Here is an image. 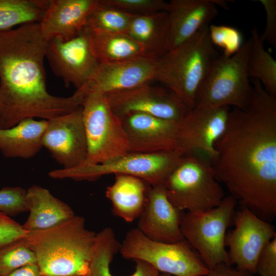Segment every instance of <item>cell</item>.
Listing matches in <instances>:
<instances>
[{"mask_svg":"<svg viewBox=\"0 0 276 276\" xmlns=\"http://www.w3.org/2000/svg\"><path fill=\"white\" fill-rule=\"evenodd\" d=\"M251 82L247 104L230 110L212 163L216 179L240 208L270 222L276 215V97Z\"/></svg>","mask_w":276,"mask_h":276,"instance_id":"cell-1","label":"cell"},{"mask_svg":"<svg viewBox=\"0 0 276 276\" xmlns=\"http://www.w3.org/2000/svg\"><path fill=\"white\" fill-rule=\"evenodd\" d=\"M47 41L37 22L0 31V129L28 118L49 120L81 107L80 91L60 97L47 90Z\"/></svg>","mask_w":276,"mask_h":276,"instance_id":"cell-2","label":"cell"},{"mask_svg":"<svg viewBox=\"0 0 276 276\" xmlns=\"http://www.w3.org/2000/svg\"><path fill=\"white\" fill-rule=\"evenodd\" d=\"M96 236L85 219L75 215L53 227L27 232L24 239L42 276H87Z\"/></svg>","mask_w":276,"mask_h":276,"instance_id":"cell-3","label":"cell"},{"mask_svg":"<svg viewBox=\"0 0 276 276\" xmlns=\"http://www.w3.org/2000/svg\"><path fill=\"white\" fill-rule=\"evenodd\" d=\"M209 26L168 51L155 63L153 81L163 83L191 109L195 107L197 91L211 64L219 55L210 39Z\"/></svg>","mask_w":276,"mask_h":276,"instance_id":"cell-4","label":"cell"},{"mask_svg":"<svg viewBox=\"0 0 276 276\" xmlns=\"http://www.w3.org/2000/svg\"><path fill=\"white\" fill-rule=\"evenodd\" d=\"M163 185L171 202L184 212L212 209L225 197L212 162L199 154L183 155Z\"/></svg>","mask_w":276,"mask_h":276,"instance_id":"cell-5","label":"cell"},{"mask_svg":"<svg viewBox=\"0 0 276 276\" xmlns=\"http://www.w3.org/2000/svg\"><path fill=\"white\" fill-rule=\"evenodd\" d=\"M81 112L87 142L86 158L81 165L103 163L128 152L127 135L105 94L85 95Z\"/></svg>","mask_w":276,"mask_h":276,"instance_id":"cell-6","label":"cell"},{"mask_svg":"<svg viewBox=\"0 0 276 276\" xmlns=\"http://www.w3.org/2000/svg\"><path fill=\"white\" fill-rule=\"evenodd\" d=\"M249 41L233 55H219L197 91L195 107L243 108L252 90L247 71Z\"/></svg>","mask_w":276,"mask_h":276,"instance_id":"cell-7","label":"cell"},{"mask_svg":"<svg viewBox=\"0 0 276 276\" xmlns=\"http://www.w3.org/2000/svg\"><path fill=\"white\" fill-rule=\"evenodd\" d=\"M183 155L179 150L153 153L128 152L101 164L53 170L48 175L53 179L93 181L107 175L123 174L139 177L155 186L163 184Z\"/></svg>","mask_w":276,"mask_h":276,"instance_id":"cell-8","label":"cell"},{"mask_svg":"<svg viewBox=\"0 0 276 276\" xmlns=\"http://www.w3.org/2000/svg\"><path fill=\"white\" fill-rule=\"evenodd\" d=\"M237 205L229 195L214 208L184 212L182 215L180 228L183 239L197 252L209 270L221 264L231 265L225 239L227 228L233 223Z\"/></svg>","mask_w":276,"mask_h":276,"instance_id":"cell-9","label":"cell"},{"mask_svg":"<svg viewBox=\"0 0 276 276\" xmlns=\"http://www.w3.org/2000/svg\"><path fill=\"white\" fill-rule=\"evenodd\" d=\"M119 252L126 259L145 262L159 272L172 276H205L209 272L199 254L186 240L155 241L137 228L127 233Z\"/></svg>","mask_w":276,"mask_h":276,"instance_id":"cell-10","label":"cell"},{"mask_svg":"<svg viewBox=\"0 0 276 276\" xmlns=\"http://www.w3.org/2000/svg\"><path fill=\"white\" fill-rule=\"evenodd\" d=\"M233 223L234 228L226 232L225 239L229 263L238 270L254 274L260 252L276 236L274 227L243 208L236 211Z\"/></svg>","mask_w":276,"mask_h":276,"instance_id":"cell-11","label":"cell"},{"mask_svg":"<svg viewBox=\"0 0 276 276\" xmlns=\"http://www.w3.org/2000/svg\"><path fill=\"white\" fill-rule=\"evenodd\" d=\"M105 95L119 117L141 112L179 123L191 109L169 88L149 83Z\"/></svg>","mask_w":276,"mask_h":276,"instance_id":"cell-12","label":"cell"},{"mask_svg":"<svg viewBox=\"0 0 276 276\" xmlns=\"http://www.w3.org/2000/svg\"><path fill=\"white\" fill-rule=\"evenodd\" d=\"M45 58L53 72L66 87L76 90L85 85L100 63L94 55L84 28L76 37L64 41L54 38L47 41Z\"/></svg>","mask_w":276,"mask_h":276,"instance_id":"cell-13","label":"cell"},{"mask_svg":"<svg viewBox=\"0 0 276 276\" xmlns=\"http://www.w3.org/2000/svg\"><path fill=\"white\" fill-rule=\"evenodd\" d=\"M230 110L228 106L191 109L179 123V150L183 155H201L213 163L215 145L225 130Z\"/></svg>","mask_w":276,"mask_h":276,"instance_id":"cell-14","label":"cell"},{"mask_svg":"<svg viewBox=\"0 0 276 276\" xmlns=\"http://www.w3.org/2000/svg\"><path fill=\"white\" fill-rule=\"evenodd\" d=\"M42 146L63 169L82 165L86 158L87 142L81 107L47 120Z\"/></svg>","mask_w":276,"mask_h":276,"instance_id":"cell-15","label":"cell"},{"mask_svg":"<svg viewBox=\"0 0 276 276\" xmlns=\"http://www.w3.org/2000/svg\"><path fill=\"white\" fill-rule=\"evenodd\" d=\"M127 135L128 152L153 153L179 150V124L141 112L120 117Z\"/></svg>","mask_w":276,"mask_h":276,"instance_id":"cell-16","label":"cell"},{"mask_svg":"<svg viewBox=\"0 0 276 276\" xmlns=\"http://www.w3.org/2000/svg\"><path fill=\"white\" fill-rule=\"evenodd\" d=\"M157 59L141 57L130 60L101 63L80 90L84 95L91 92L104 94L127 90L153 80Z\"/></svg>","mask_w":276,"mask_h":276,"instance_id":"cell-17","label":"cell"},{"mask_svg":"<svg viewBox=\"0 0 276 276\" xmlns=\"http://www.w3.org/2000/svg\"><path fill=\"white\" fill-rule=\"evenodd\" d=\"M183 213L169 200L163 185L150 186L136 228L153 241L176 242L184 239L180 228Z\"/></svg>","mask_w":276,"mask_h":276,"instance_id":"cell-18","label":"cell"},{"mask_svg":"<svg viewBox=\"0 0 276 276\" xmlns=\"http://www.w3.org/2000/svg\"><path fill=\"white\" fill-rule=\"evenodd\" d=\"M98 0H50L39 22L48 41L56 38L66 41L79 35Z\"/></svg>","mask_w":276,"mask_h":276,"instance_id":"cell-19","label":"cell"},{"mask_svg":"<svg viewBox=\"0 0 276 276\" xmlns=\"http://www.w3.org/2000/svg\"><path fill=\"white\" fill-rule=\"evenodd\" d=\"M166 12L170 26L169 51L209 26L218 14L214 0H171Z\"/></svg>","mask_w":276,"mask_h":276,"instance_id":"cell-20","label":"cell"},{"mask_svg":"<svg viewBox=\"0 0 276 276\" xmlns=\"http://www.w3.org/2000/svg\"><path fill=\"white\" fill-rule=\"evenodd\" d=\"M26 200L29 214L22 225L27 232L53 227L75 216L70 205L36 185L27 190Z\"/></svg>","mask_w":276,"mask_h":276,"instance_id":"cell-21","label":"cell"},{"mask_svg":"<svg viewBox=\"0 0 276 276\" xmlns=\"http://www.w3.org/2000/svg\"><path fill=\"white\" fill-rule=\"evenodd\" d=\"M150 186L137 177L115 175L113 183L105 191L113 214L127 222L138 219L146 201Z\"/></svg>","mask_w":276,"mask_h":276,"instance_id":"cell-22","label":"cell"},{"mask_svg":"<svg viewBox=\"0 0 276 276\" xmlns=\"http://www.w3.org/2000/svg\"><path fill=\"white\" fill-rule=\"evenodd\" d=\"M47 120L25 119L7 129H0V152L7 158L28 159L42 146Z\"/></svg>","mask_w":276,"mask_h":276,"instance_id":"cell-23","label":"cell"},{"mask_svg":"<svg viewBox=\"0 0 276 276\" xmlns=\"http://www.w3.org/2000/svg\"><path fill=\"white\" fill-rule=\"evenodd\" d=\"M127 33L144 49L146 57L158 59L169 51L168 13L133 15Z\"/></svg>","mask_w":276,"mask_h":276,"instance_id":"cell-24","label":"cell"},{"mask_svg":"<svg viewBox=\"0 0 276 276\" xmlns=\"http://www.w3.org/2000/svg\"><path fill=\"white\" fill-rule=\"evenodd\" d=\"M86 30L91 50L100 64L146 57L144 49L127 33Z\"/></svg>","mask_w":276,"mask_h":276,"instance_id":"cell-25","label":"cell"},{"mask_svg":"<svg viewBox=\"0 0 276 276\" xmlns=\"http://www.w3.org/2000/svg\"><path fill=\"white\" fill-rule=\"evenodd\" d=\"M120 247L121 243L111 228L105 227L96 233L87 276H114L110 266L115 255L120 252ZM134 261L136 264L134 271L129 276H158L160 273L145 262Z\"/></svg>","mask_w":276,"mask_h":276,"instance_id":"cell-26","label":"cell"},{"mask_svg":"<svg viewBox=\"0 0 276 276\" xmlns=\"http://www.w3.org/2000/svg\"><path fill=\"white\" fill-rule=\"evenodd\" d=\"M247 62L249 78L260 81L265 90L276 97V61L264 47L256 27L251 29Z\"/></svg>","mask_w":276,"mask_h":276,"instance_id":"cell-27","label":"cell"},{"mask_svg":"<svg viewBox=\"0 0 276 276\" xmlns=\"http://www.w3.org/2000/svg\"><path fill=\"white\" fill-rule=\"evenodd\" d=\"M48 0H0V31L22 25L39 23Z\"/></svg>","mask_w":276,"mask_h":276,"instance_id":"cell-28","label":"cell"},{"mask_svg":"<svg viewBox=\"0 0 276 276\" xmlns=\"http://www.w3.org/2000/svg\"><path fill=\"white\" fill-rule=\"evenodd\" d=\"M133 15L101 4L89 14L85 28L106 32L127 33Z\"/></svg>","mask_w":276,"mask_h":276,"instance_id":"cell-29","label":"cell"},{"mask_svg":"<svg viewBox=\"0 0 276 276\" xmlns=\"http://www.w3.org/2000/svg\"><path fill=\"white\" fill-rule=\"evenodd\" d=\"M37 263L34 252L24 238L0 246V276H7L24 266Z\"/></svg>","mask_w":276,"mask_h":276,"instance_id":"cell-30","label":"cell"},{"mask_svg":"<svg viewBox=\"0 0 276 276\" xmlns=\"http://www.w3.org/2000/svg\"><path fill=\"white\" fill-rule=\"evenodd\" d=\"M106 6L133 15L167 11L168 2L163 0H99Z\"/></svg>","mask_w":276,"mask_h":276,"instance_id":"cell-31","label":"cell"},{"mask_svg":"<svg viewBox=\"0 0 276 276\" xmlns=\"http://www.w3.org/2000/svg\"><path fill=\"white\" fill-rule=\"evenodd\" d=\"M209 29L212 43L222 48L225 56L233 55L243 45L240 32L233 27L212 25L209 26Z\"/></svg>","mask_w":276,"mask_h":276,"instance_id":"cell-32","label":"cell"},{"mask_svg":"<svg viewBox=\"0 0 276 276\" xmlns=\"http://www.w3.org/2000/svg\"><path fill=\"white\" fill-rule=\"evenodd\" d=\"M27 190L19 187H6L0 190V212L15 216L28 212L26 204Z\"/></svg>","mask_w":276,"mask_h":276,"instance_id":"cell-33","label":"cell"},{"mask_svg":"<svg viewBox=\"0 0 276 276\" xmlns=\"http://www.w3.org/2000/svg\"><path fill=\"white\" fill-rule=\"evenodd\" d=\"M256 273L260 276H276V236L260 252L257 262Z\"/></svg>","mask_w":276,"mask_h":276,"instance_id":"cell-34","label":"cell"},{"mask_svg":"<svg viewBox=\"0 0 276 276\" xmlns=\"http://www.w3.org/2000/svg\"><path fill=\"white\" fill-rule=\"evenodd\" d=\"M26 234L21 224L0 212V246L22 238Z\"/></svg>","mask_w":276,"mask_h":276,"instance_id":"cell-35","label":"cell"},{"mask_svg":"<svg viewBox=\"0 0 276 276\" xmlns=\"http://www.w3.org/2000/svg\"><path fill=\"white\" fill-rule=\"evenodd\" d=\"M266 13V22L263 33L260 35L261 40L266 41L276 47V1L260 0Z\"/></svg>","mask_w":276,"mask_h":276,"instance_id":"cell-36","label":"cell"},{"mask_svg":"<svg viewBox=\"0 0 276 276\" xmlns=\"http://www.w3.org/2000/svg\"><path fill=\"white\" fill-rule=\"evenodd\" d=\"M205 276H254V274L238 270L229 264H221L209 269Z\"/></svg>","mask_w":276,"mask_h":276,"instance_id":"cell-37","label":"cell"},{"mask_svg":"<svg viewBox=\"0 0 276 276\" xmlns=\"http://www.w3.org/2000/svg\"><path fill=\"white\" fill-rule=\"evenodd\" d=\"M7 276H42L37 263L21 267Z\"/></svg>","mask_w":276,"mask_h":276,"instance_id":"cell-38","label":"cell"},{"mask_svg":"<svg viewBox=\"0 0 276 276\" xmlns=\"http://www.w3.org/2000/svg\"><path fill=\"white\" fill-rule=\"evenodd\" d=\"M158 276H172V275L166 274V273H159Z\"/></svg>","mask_w":276,"mask_h":276,"instance_id":"cell-39","label":"cell"}]
</instances>
